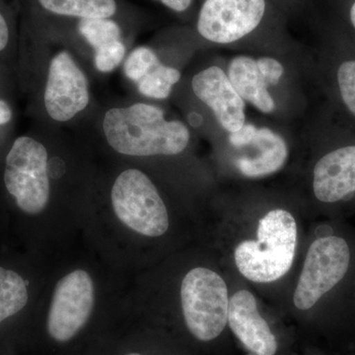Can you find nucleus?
<instances>
[{
  "label": "nucleus",
  "mask_w": 355,
  "mask_h": 355,
  "mask_svg": "<svg viewBox=\"0 0 355 355\" xmlns=\"http://www.w3.org/2000/svg\"><path fill=\"white\" fill-rule=\"evenodd\" d=\"M103 130L116 153L130 156L176 155L190 141L183 123L166 121L162 110L142 103L109 110Z\"/></svg>",
  "instance_id": "nucleus-1"
},
{
  "label": "nucleus",
  "mask_w": 355,
  "mask_h": 355,
  "mask_svg": "<svg viewBox=\"0 0 355 355\" xmlns=\"http://www.w3.org/2000/svg\"><path fill=\"white\" fill-rule=\"evenodd\" d=\"M257 241L246 240L235 250V263L246 279L268 284L291 270L297 244V224L284 209L266 214L259 222Z\"/></svg>",
  "instance_id": "nucleus-2"
},
{
  "label": "nucleus",
  "mask_w": 355,
  "mask_h": 355,
  "mask_svg": "<svg viewBox=\"0 0 355 355\" xmlns=\"http://www.w3.org/2000/svg\"><path fill=\"white\" fill-rule=\"evenodd\" d=\"M181 302L187 327L198 340H214L225 329L228 289L218 273L205 268L190 270L182 282Z\"/></svg>",
  "instance_id": "nucleus-3"
},
{
  "label": "nucleus",
  "mask_w": 355,
  "mask_h": 355,
  "mask_svg": "<svg viewBox=\"0 0 355 355\" xmlns=\"http://www.w3.org/2000/svg\"><path fill=\"white\" fill-rule=\"evenodd\" d=\"M116 217L147 237H159L169 228L167 209L157 189L144 172L128 169L116 178L111 193Z\"/></svg>",
  "instance_id": "nucleus-4"
},
{
  "label": "nucleus",
  "mask_w": 355,
  "mask_h": 355,
  "mask_svg": "<svg viewBox=\"0 0 355 355\" xmlns=\"http://www.w3.org/2000/svg\"><path fill=\"white\" fill-rule=\"evenodd\" d=\"M4 183L21 210L43 211L50 198L46 147L32 137H18L7 154Z\"/></svg>",
  "instance_id": "nucleus-5"
},
{
  "label": "nucleus",
  "mask_w": 355,
  "mask_h": 355,
  "mask_svg": "<svg viewBox=\"0 0 355 355\" xmlns=\"http://www.w3.org/2000/svg\"><path fill=\"white\" fill-rule=\"evenodd\" d=\"M349 243L336 235H323L311 245L299 279L294 304L299 310H309L335 288L349 270Z\"/></svg>",
  "instance_id": "nucleus-6"
},
{
  "label": "nucleus",
  "mask_w": 355,
  "mask_h": 355,
  "mask_svg": "<svg viewBox=\"0 0 355 355\" xmlns=\"http://www.w3.org/2000/svg\"><path fill=\"white\" fill-rule=\"evenodd\" d=\"M268 8V0H205L198 16V34L212 43H234L263 25Z\"/></svg>",
  "instance_id": "nucleus-7"
},
{
  "label": "nucleus",
  "mask_w": 355,
  "mask_h": 355,
  "mask_svg": "<svg viewBox=\"0 0 355 355\" xmlns=\"http://www.w3.org/2000/svg\"><path fill=\"white\" fill-rule=\"evenodd\" d=\"M94 284L87 272L76 270L62 277L53 292L48 331L53 340L67 342L87 323L94 308Z\"/></svg>",
  "instance_id": "nucleus-8"
},
{
  "label": "nucleus",
  "mask_w": 355,
  "mask_h": 355,
  "mask_svg": "<svg viewBox=\"0 0 355 355\" xmlns=\"http://www.w3.org/2000/svg\"><path fill=\"white\" fill-rule=\"evenodd\" d=\"M89 103L88 83L67 51L51 60L44 91V106L51 119L58 121L71 120L83 111Z\"/></svg>",
  "instance_id": "nucleus-9"
},
{
  "label": "nucleus",
  "mask_w": 355,
  "mask_h": 355,
  "mask_svg": "<svg viewBox=\"0 0 355 355\" xmlns=\"http://www.w3.org/2000/svg\"><path fill=\"white\" fill-rule=\"evenodd\" d=\"M193 92L214 112L221 127L237 132L245 125V103L225 72L217 67L198 72L191 81Z\"/></svg>",
  "instance_id": "nucleus-10"
},
{
  "label": "nucleus",
  "mask_w": 355,
  "mask_h": 355,
  "mask_svg": "<svg viewBox=\"0 0 355 355\" xmlns=\"http://www.w3.org/2000/svg\"><path fill=\"white\" fill-rule=\"evenodd\" d=\"M228 323L235 336L254 354L273 355L277 352V338L259 313L251 292L240 291L229 299Z\"/></svg>",
  "instance_id": "nucleus-11"
},
{
  "label": "nucleus",
  "mask_w": 355,
  "mask_h": 355,
  "mask_svg": "<svg viewBox=\"0 0 355 355\" xmlns=\"http://www.w3.org/2000/svg\"><path fill=\"white\" fill-rule=\"evenodd\" d=\"M313 190L324 203L340 202L355 193V146L336 149L318 161Z\"/></svg>",
  "instance_id": "nucleus-12"
},
{
  "label": "nucleus",
  "mask_w": 355,
  "mask_h": 355,
  "mask_svg": "<svg viewBox=\"0 0 355 355\" xmlns=\"http://www.w3.org/2000/svg\"><path fill=\"white\" fill-rule=\"evenodd\" d=\"M249 146H253L254 154L240 156L236 160L238 170L248 178L265 177L279 171L288 155L284 139L270 128H258Z\"/></svg>",
  "instance_id": "nucleus-13"
},
{
  "label": "nucleus",
  "mask_w": 355,
  "mask_h": 355,
  "mask_svg": "<svg viewBox=\"0 0 355 355\" xmlns=\"http://www.w3.org/2000/svg\"><path fill=\"white\" fill-rule=\"evenodd\" d=\"M228 78L240 97L259 111L270 113L275 110V101L268 93L257 60L244 55L233 58L228 67Z\"/></svg>",
  "instance_id": "nucleus-14"
},
{
  "label": "nucleus",
  "mask_w": 355,
  "mask_h": 355,
  "mask_svg": "<svg viewBox=\"0 0 355 355\" xmlns=\"http://www.w3.org/2000/svg\"><path fill=\"white\" fill-rule=\"evenodd\" d=\"M37 6L58 17L92 19L113 18L119 10L116 0H35Z\"/></svg>",
  "instance_id": "nucleus-15"
},
{
  "label": "nucleus",
  "mask_w": 355,
  "mask_h": 355,
  "mask_svg": "<svg viewBox=\"0 0 355 355\" xmlns=\"http://www.w3.org/2000/svg\"><path fill=\"white\" fill-rule=\"evenodd\" d=\"M28 300L27 284L22 277L0 266V323L20 312Z\"/></svg>",
  "instance_id": "nucleus-16"
},
{
  "label": "nucleus",
  "mask_w": 355,
  "mask_h": 355,
  "mask_svg": "<svg viewBox=\"0 0 355 355\" xmlns=\"http://www.w3.org/2000/svg\"><path fill=\"white\" fill-rule=\"evenodd\" d=\"M181 78L179 70L158 64L146 76L139 81V89L142 95L154 99L169 97L174 84Z\"/></svg>",
  "instance_id": "nucleus-17"
},
{
  "label": "nucleus",
  "mask_w": 355,
  "mask_h": 355,
  "mask_svg": "<svg viewBox=\"0 0 355 355\" xmlns=\"http://www.w3.org/2000/svg\"><path fill=\"white\" fill-rule=\"evenodd\" d=\"M77 30L88 44L95 49L119 41L121 36L120 25L113 18L80 19L77 23Z\"/></svg>",
  "instance_id": "nucleus-18"
},
{
  "label": "nucleus",
  "mask_w": 355,
  "mask_h": 355,
  "mask_svg": "<svg viewBox=\"0 0 355 355\" xmlns=\"http://www.w3.org/2000/svg\"><path fill=\"white\" fill-rule=\"evenodd\" d=\"M158 64L160 62L153 51L141 46L133 51L125 62V76L132 80L139 81Z\"/></svg>",
  "instance_id": "nucleus-19"
},
{
  "label": "nucleus",
  "mask_w": 355,
  "mask_h": 355,
  "mask_svg": "<svg viewBox=\"0 0 355 355\" xmlns=\"http://www.w3.org/2000/svg\"><path fill=\"white\" fill-rule=\"evenodd\" d=\"M125 53V44L121 43V40L104 44L96 49V67L102 72L112 71L121 64Z\"/></svg>",
  "instance_id": "nucleus-20"
},
{
  "label": "nucleus",
  "mask_w": 355,
  "mask_h": 355,
  "mask_svg": "<svg viewBox=\"0 0 355 355\" xmlns=\"http://www.w3.org/2000/svg\"><path fill=\"white\" fill-rule=\"evenodd\" d=\"M340 95L350 113L355 116V60L343 62L338 71Z\"/></svg>",
  "instance_id": "nucleus-21"
},
{
  "label": "nucleus",
  "mask_w": 355,
  "mask_h": 355,
  "mask_svg": "<svg viewBox=\"0 0 355 355\" xmlns=\"http://www.w3.org/2000/svg\"><path fill=\"white\" fill-rule=\"evenodd\" d=\"M259 70L266 85H277L284 74V67L272 58H261L257 60Z\"/></svg>",
  "instance_id": "nucleus-22"
},
{
  "label": "nucleus",
  "mask_w": 355,
  "mask_h": 355,
  "mask_svg": "<svg viewBox=\"0 0 355 355\" xmlns=\"http://www.w3.org/2000/svg\"><path fill=\"white\" fill-rule=\"evenodd\" d=\"M257 130H258V128H256V125L247 123V125H243L237 132H231L229 135V141L237 148L246 147L254 139Z\"/></svg>",
  "instance_id": "nucleus-23"
},
{
  "label": "nucleus",
  "mask_w": 355,
  "mask_h": 355,
  "mask_svg": "<svg viewBox=\"0 0 355 355\" xmlns=\"http://www.w3.org/2000/svg\"><path fill=\"white\" fill-rule=\"evenodd\" d=\"M10 40V27L6 14L0 8V51L6 48Z\"/></svg>",
  "instance_id": "nucleus-24"
},
{
  "label": "nucleus",
  "mask_w": 355,
  "mask_h": 355,
  "mask_svg": "<svg viewBox=\"0 0 355 355\" xmlns=\"http://www.w3.org/2000/svg\"><path fill=\"white\" fill-rule=\"evenodd\" d=\"M160 1L175 12H184L190 8L193 0H160Z\"/></svg>",
  "instance_id": "nucleus-25"
},
{
  "label": "nucleus",
  "mask_w": 355,
  "mask_h": 355,
  "mask_svg": "<svg viewBox=\"0 0 355 355\" xmlns=\"http://www.w3.org/2000/svg\"><path fill=\"white\" fill-rule=\"evenodd\" d=\"M12 118V111L6 102L0 100V125H6Z\"/></svg>",
  "instance_id": "nucleus-26"
},
{
  "label": "nucleus",
  "mask_w": 355,
  "mask_h": 355,
  "mask_svg": "<svg viewBox=\"0 0 355 355\" xmlns=\"http://www.w3.org/2000/svg\"><path fill=\"white\" fill-rule=\"evenodd\" d=\"M349 16L350 23H352V27L355 29V0L352 2V6H350Z\"/></svg>",
  "instance_id": "nucleus-27"
},
{
  "label": "nucleus",
  "mask_w": 355,
  "mask_h": 355,
  "mask_svg": "<svg viewBox=\"0 0 355 355\" xmlns=\"http://www.w3.org/2000/svg\"><path fill=\"white\" fill-rule=\"evenodd\" d=\"M128 355H141V354H128Z\"/></svg>",
  "instance_id": "nucleus-28"
}]
</instances>
